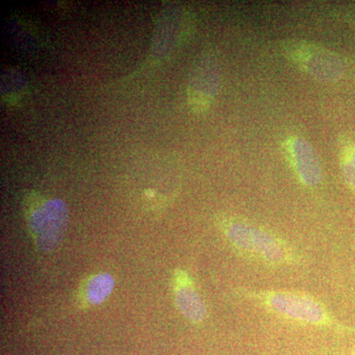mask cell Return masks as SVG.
I'll return each mask as SVG.
<instances>
[{"label": "cell", "mask_w": 355, "mask_h": 355, "mask_svg": "<svg viewBox=\"0 0 355 355\" xmlns=\"http://www.w3.org/2000/svg\"><path fill=\"white\" fill-rule=\"evenodd\" d=\"M286 51L296 64L318 80H331L340 72L338 58L321 46L296 42L289 44Z\"/></svg>", "instance_id": "5b68a950"}, {"label": "cell", "mask_w": 355, "mask_h": 355, "mask_svg": "<svg viewBox=\"0 0 355 355\" xmlns=\"http://www.w3.org/2000/svg\"><path fill=\"white\" fill-rule=\"evenodd\" d=\"M261 304L275 315L311 326L327 327L333 324L330 313L319 300L292 291H266L256 295Z\"/></svg>", "instance_id": "7a4b0ae2"}, {"label": "cell", "mask_w": 355, "mask_h": 355, "mask_svg": "<svg viewBox=\"0 0 355 355\" xmlns=\"http://www.w3.org/2000/svg\"><path fill=\"white\" fill-rule=\"evenodd\" d=\"M220 72L216 58L203 55L191 69L188 85V98L191 108L202 112L209 108L218 93Z\"/></svg>", "instance_id": "277c9868"}, {"label": "cell", "mask_w": 355, "mask_h": 355, "mask_svg": "<svg viewBox=\"0 0 355 355\" xmlns=\"http://www.w3.org/2000/svg\"><path fill=\"white\" fill-rule=\"evenodd\" d=\"M173 293L178 309L193 324H200L207 319V309L188 273L178 270L173 277Z\"/></svg>", "instance_id": "8992f818"}, {"label": "cell", "mask_w": 355, "mask_h": 355, "mask_svg": "<svg viewBox=\"0 0 355 355\" xmlns=\"http://www.w3.org/2000/svg\"><path fill=\"white\" fill-rule=\"evenodd\" d=\"M69 209L62 200H44L28 212V228L35 246L43 253L55 251L67 231Z\"/></svg>", "instance_id": "3957f363"}, {"label": "cell", "mask_w": 355, "mask_h": 355, "mask_svg": "<svg viewBox=\"0 0 355 355\" xmlns=\"http://www.w3.org/2000/svg\"><path fill=\"white\" fill-rule=\"evenodd\" d=\"M288 153L296 174L305 186L315 187L321 183L323 178L321 163L309 142L295 137L291 140Z\"/></svg>", "instance_id": "52a82bcc"}, {"label": "cell", "mask_w": 355, "mask_h": 355, "mask_svg": "<svg viewBox=\"0 0 355 355\" xmlns=\"http://www.w3.org/2000/svg\"><path fill=\"white\" fill-rule=\"evenodd\" d=\"M221 228L232 247L251 260L273 266L293 261L288 245L265 229L236 218L225 219Z\"/></svg>", "instance_id": "6da1fadb"}, {"label": "cell", "mask_w": 355, "mask_h": 355, "mask_svg": "<svg viewBox=\"0 0 355 355\" xmlns=\"http://www.w3.org/2000/svg\"><path fill=\"white\" fill-rule=\"evenodd\" d=\"M114 279L109 273H99L86 280L83 289V301L88 305H100L114 291Z\"/></svg>", "instance_id": "ba28073f"}]
</instances>
